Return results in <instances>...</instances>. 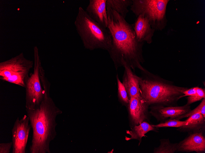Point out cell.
I'll list each match as a JSON object with an SVG mask.
<instances>
[{"label":"cell","instance_id":"6da1fadb","mask_svg":"<svg viewBox=\"0 0 205 153\" xmlns=\"http://www.w3.org/2000/svg\"><path fill=\"white\" fill-rule=\"evenodd\" d=\"M107 29L112 38V45L108 51L116 70L122 67L124 61L134 71L136 68L145 71L141 65L145 61L143 56L144 43L137 39L133 24L128 23L121 15L106 7Z\"/></svg>","mask_w":205,"mask_h":153},{"label":"cell","instance_id":"7a4b0ae2","mask_svg":"<svg viewBox=\"0 0 205 153\" xmlns=\"http://www.w3.org/2000/svg\"><path fill=\"white\" fill-rule=\"evenodd\" d=\"M44 96L40 106L26 111L33 135L29 151L30 153H50V144L56 137L57 116L62 111L50 96V90H44Z\"/></svg>","mask_w":205,"mask_h":153},{"label":"cell","instance_id":"3957f363","mask_svg":"<svg viewBox=\"0 0 205 153\" xmlns=\"http://www.w3.org/2000/svg\"><path fill=\"white\" fill-rule=\"evenodd\" d=\"M139 77L140 95L149 106H176L187 87L176 86L152 74L147 70Z\"/></svg>","mask_w":205,"mask_h":153},{"label":"cell","instance_id":"277c9868","mask_svg":"<svg viewBox=\"0 0 205 153\" xmlns=\"http://www.w3.org/2000/svg\"><path fill=\"white\" fill-rule=\"evenodd\" d=\"M74 24L85 49L107 51L110 49L112 38L108 29L92 19L81 6L78 9Z\"/></svg>","mask_w":205,"mask_h":153},{"label":"cell","instance_id":"5b68a950","mask_svg":"<svg viewBox=\"0 0 205 153\" xmlns=\"http://www.w3.org/2000/svg\"><path fill=\"white\" fill-rule=\"evenodd\" d=\"M169 0H132L130 9L137 17L142 14L155 31H161L167 25V7Z\"/></svg>","mask_w":205,"mask_h":153},{"label":"cell","instance_id":"8992f818","mask_svg":"<svg viewBox=\"0 0 205 153\" xmlns=\"http://www.w3.org/2000/svg\"><path fill=\"white\" fill-rule=\"evenodd\" d=\"M34 63L22 53L0 63V79L25 88L29 72Z\"/></svg>","mask_w":205,"mask_h":153},{"label":"cell","instance_id":"52a82bcc","mask_svg":"<svg viewBox=\"0 0 205 153\" xmlns=\"http://www.w3.org/2000/svg\"><path fill=\"white\" fill-rule=\"evenodd\" d=\"M34 70L25 83V108L33 109L39 107L44 99V91L40 78V68L42 66L37 46L33 48Z\"/></svg>","mask_w":205,"mask_h":153},{"label":"cell","instance_id":"ba28073f","mask_svg":"<svg viewBox=\"0 0 205 153\" xmlns=\"http://www.w3.org/2000/svg\"><path fill=\"white\" fill-rule=\"evenodd\" d=\"M29 118L25 115L16 119L12 129V153H25L26 148L30 129Z\"/></svg>","mask_w":205,"mask_h":153},{"label":"cell","instance_id":"9c48e42d","mask_svg":"<svg viewBox=\"0 0 205 153\" xmlns=\"http://www.w3.org/2000/svg\"><path fill=\"white\" fill-rule=\"evenodd\" d=\"M150 108L149 114L160 122L176 119L191 110L190 105L187 104L182 106L153 105Z\"/></svg>","mask_w":205,"mask_h":153},{"label":"cell","instance_id":"30bf717a","mask_svg":"<svg viewBox=\"0 0 205 153\" xmlns=\"http://www.w3.org/2000/svg\"><path fill=\"white\" fill-rule=\"evenodd\" d=\"M127 107L130 120L132 127L138 125L149 118V106L141 97H132Z\"/></svg>","mask_w":205,"mask_h":153},{"label":"cell","instance_id":"8fae6325","mask_svg":"<svg viewBox=\"0 0 205 153\" xmlns=\"http://www.w3.org/2000/svg\"><path fill=\"white\" fill-rule=\"evenodd\" d=\"M177 152L205 153V133H189L184 140L178 143Z\"/></svg>","mask_w":205,"mask_h":153},{"label":"cell","instance_id":"7c38bea8","mask_svg":"<svg viewBox=\"0 0 205 153\" xmlns=\"http://www.w3.org/2000/svg\"><path fill=\"white\" fill-rule=\"evenodd\" d=\"M106 1L107 0H90L85 10L92 19L107 28L108 22Z\"/></svg>","mask_w":205,"mask_h":153},{"label":"cell","instance_id":"4fadbf2b","mask_svg":"<svg viewBox=\"0 0 205 153\" xmlns=\"http://www.w3.org/2000/svg\"><path fill=\"white\" fill-rule=\"evenodd\" d=\"M137 17L133 24L137 39L140 42L151 44L153 42L155 30L152 27L148 20L143 15L140 14Z\"/></svg>","mask_w":205,"mask_h":153},{"label":"cell","instance_id":"5bb4252c","mask_svg":"<svg viewBox=\"0 0 205 153\" xmlns=\"http://www.w3.org/2000/svg\"><path fill=\"white\" fill-rule=\"evenodd\" d=\"M122 63L124 68L122 83L129 98L132 97H140L139 77L134 73L130 67L124 61H122Z\"/></svg>","mask_w":205,"mask_h":153},{"label":"cell","instance_id":"9a60e30c","mask_svg":"<svg viewBox=\"0 0 205 153\" xmlns=\"http://www.w3.org/2000/svg\"><path fill=\"white\" fill-rule=\"evenodd\" d=\"M186 125L178 128L177 130L181 132L189 133L205 132V117L200 113L194 114L188 117Z\"/></svg>","mask_w":205,"mask_h":153},{"label":"cell","instance_id":"2e32d148","mask_svg":"<svg viewBox=\"0 0 205 153\" xmlns=\"http://www.w3.org/2000/svg\"><path fill=\"white\" fill-rule=\"evenodd\" d=\"M156 128L146 121H144L138 125L132 127L130 131H126V133L130 135V137H126L125 140L127 141L131 140H137L139 141V145L141 142L142 138L145 136V134L150 131L156 130Z\"/></svg>","mask_w":205,"mask_h":153},{"label":"cell","instance_id":"e0dca14e","mask_svg":"<svg viewBox=\"0 0 205 153\" xmlns=\"http://www.w3.org/2000/svg\"><path fill=\"white\" fill-rule=\"evenodd\" d=\"M132 4V0H107L106 6L114 10L125 18L129 10L128 7Z\"/></svg>","mask_w":205,"mask_h":153},{"label":"cell","instance_id":"ac0fdd59","mask_svg":"<svg viewBox=\"0 0 205 153\" xmlns=\"http://www.w3.org/2000/svg\"><path fill=\"white\" fill-rule=\"evenodd\" d=\"M160 145L155 148L154 153H174L177 152L178 143H171L169 139H162L160 140Z\"/></svg>","mask_w":205,"mask_h":153},{"label":"cell","instance_id":"d6986e66","mask_svg":"<svg viewBox=\"0 0 205 153\" xmlns=\"http://www.w3.org/2000/svg\"><path fill=\"white\" fill-rule=\"evenodd\" d=\"M118 88V96L119 101L121 104L127 107L130 99L126 88L120 80L118 74L116 75Z\"/></svg>","mask_w":205,"mask_h":153},{"label":"cell","instance_id":"ffe728a7","mask_svg":"<svg viewBox=\"0 0 205 153\" xmlns=\"http://www.w3.org/2000/svg\"><path fill=\"white\" fill-rule=\"evenodd\" d=\"M187 121L186 120L184 121H181L175 119L160 122L157 125H151L157 128L166 127L179 128L185 125Z\"/></svg>","mask_w":205,"mask_h":153},{"label":"cell","instance_id":"44dd1931","mask_svg":"<svg viewBox=\"0 0 205 153\" xmlns=\"http://www.w3.org/2000/svg\"><path fill=\"white\" fill-rule=\"evenodd\" d=\"M196 113H200L205 117V98L202 100L200 104L195 109L192 110H191L187 113L179 117L176 119L180 120L184 118L189 117Z\"/></svg>","mask_w":205,"mask_h":153},{"label":"cell","instance_id":"7402d4cb","mask_svg":"<svg viewBox=\"0 0 205 153\" xmlns=\"http://www.w3.org/2000/svg\"><path fill=\"white\" fill-rule=\"evenodd\" d=\"M197 95L195 96H188L187 97V104L190 105L193 103L200 100L205 98V89L198 87H195Z\"/></svg>","mask_w":205,"mask_h":153},{"label":"cell","instance_id":"603a6c76","mask_svg":"<svg viewBox=\"0 0 205 153\" xmlns=\"http://www.w3.org/2000/svg\"><path fill=\"white\" fill-rule=\"evenodd\" d=\"M12 141L7 143L0 144V153H10L12 147Z\"/></svg>","mask_w":205,"mask_h":153},{"label":"cell","instance_id":"cb8c5ba5","mask_svg":"<svg viewBox=\"0 0 205 153\" xmlns=\"http://www.w3.org/2000/svg\"><path fill=\"white\" fill-rule=\"evenodd\" d=\"M183 94L182 98L185 97L195 96L197 95L195 87L187 89L183 92Z\"/></svg>","mask_w":205,"mask_h":153}]
</instances>
